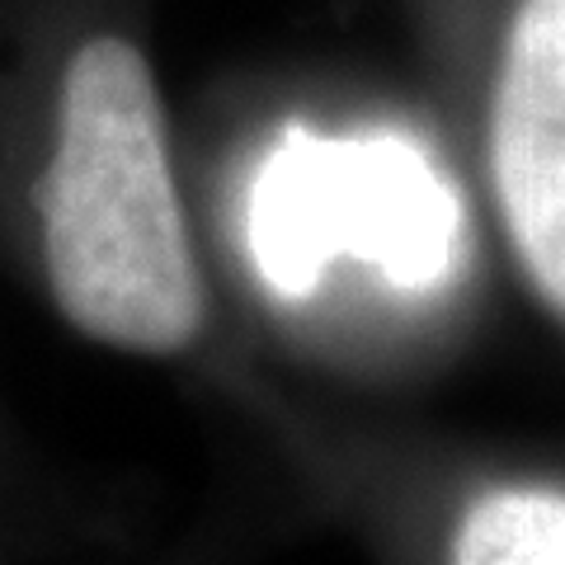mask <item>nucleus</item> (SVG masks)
I'll return each mask as SVG.
<instances>
[{"instance_id": "obj_1", "label": "nucleus", "mask_w": 565, "mask_h": 565, "mask_svg": "<svg viewBox=\"0 0 565 565\" xmlns=\"http://www.w3.org/2000/svg\"><path fill=\"white\" fill-rule=\"evenodd\" d=\"M39 217L52 297L81 334L156 359L193 344L203 282L156 81L128 39H90L71 57Z\"/></svg>"}, {"instance_id": "obj_2", "label": "nucleus", "mask_w": 565, "mask_h": 565, "mask_svg": "<svg viewBox=\"0 0 565 565\" xmlns=\"http://www.w3.org/2000/svg\"><path fill=\"white\" fill-rule=\"evenodd\" d=\"M250 250L282 297H307L340 255L429 292L462 255V199L411 137L288 128L250 193Z\"/></svg>"}, {"instance_id": "obj_3", "label": "nucleus", "mask_w": 565, "mask_h": 565, "mask_svg": "<svg viewBox=\"0 0 565 565\" xmlns=\"http://www.w3.org/2000/svg\"><path fill=\"white\" fill-rule=\"evenodd\" d=\"M490 161L509 241L565 316V0H523L494 90Z\"/></svg>"}, {"instance_id": "obj_4", "label": "nucleus", "mask_w": 565, "mask_h": 565, "mask_svg": "<svg viewBox=\"0 0 565 565\" xmlns=\"http://www.w3.org/2000/svg\"><path fill=\"white\" fill-rule=\"evenodd\" d=\"M452 565H565V490L500 486L457 527Z\"/></svg>"}]
</instances>
